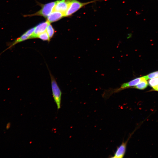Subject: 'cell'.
I'll return each mask as SVG.
<instances>
[{
    "instance_id": "7",
    "label": "cell",
    "mask_w": 158,
    "mask_h": 158,
    "mask_svg": "<svg viewBox=\"0 0 158 158\" xmlns=\"http://www.w3.org/2000/svg\"><path fill=\"white\" fill-rule=\"evenodd\" d=\"M144 78L142 76L136 78L128 82L124 83L121 85L120 87L115 91V92H118L126 88L133 87L139 83Z\"/></svg>"
},
{
    "instance_id": "13",
    "label": "cell",
    "mask_w": 158,
    "mask_h": 158,
    "mask_svg": "<svg viewBox=\"0 0 158 158\" xmlns=\"http://www.w3.org/2000/svg\"><path fill=\"white\" fill-rule=\"evenodd\" d=\"M148 84L153 89L156 87L158 85V77L150 79L148 82Z\"/></svg>"
},
{
    "instance_id": "12",
    "label": "cell",
    "mask_w": 158,
    "mask_h": 158,
    "mask_svg": "<svg viewBox=\"0 0 158 158\" xmlns=\"http://www.w3.org/2000/svg\"><path fill=\"white\" fill-rule=\"evenodd\" d=\"M37 38H39L44 41L49 42L50 40L49 36L46 31L39 34L37 36Z\"/></svg>"
},
{
    "instance_id": "6",
    "label": "cell",
    "mask_w": 158,
    "mask_h": 158,
    "mask_svg": "<svg viewBox=\"0 0 158 158\" xmlns=\"http://www.w3.org/2000/svg\"><path fill=\"white\" fill-rule=\"evenodd\" d=\"M71 0H59L56 1L53 11L65 13L67 11Z\"/></svg>"
},
{
    "instance_id": "8",
    "label": "cell",
    "mask_w": 158,
    "mask_h": 158,
    "mask_svg": "<svg viewBox=\"0 0 158 158\" xmlns=\"http://www.w3.org/2000/svg\"><path fill=\"white\" fill-rule=\"evenodd\" d=\"M64 17V13L60 12L53 11L47 17V20L51 23L56 21Z\"/></svg>"
},
{
    "instance_id": "5",
    "label": "cell",
    "mask_w": 158,
    "mask_h": 158,
    "mask_svg": "<svg viewBox=\"0 0 158 158\" xmlns=\"http://www.w3.org/2000/svg\"><path fill=\"white\" fill-rule=\"evenodd\" d=\"M49 22L47 20L41 23L35 27V29L30 39L37 38V36L41 33L45 31L48 25Z\"/></svg>"
},
{
    "instance_id": "15",
    "label": "cell",
    "mask_w": 158,
    "mask_h": 158,
    "mask_svg": "<svg viewBox=\"0 0 158 158\" xmlns=\"http://www.w3.org/2000/svg\"><path fill=\"white\" fill-rule=\"evenodd\" d=\"M154 90L158 91V85L155 88L153 89Z\"/></svg>"
},
{
    "instance_id": "3",
    "label": "cell",
    "mask_w": 158,
    "mask_h": 158,
    "mask_svg": "<svg viewBox=\"0 0 158 158\" xmlns=\"http://www.w3.org/2000/svg\"><path fill=\"white\" fill-rule=\"evenodd\" d=\"M56 1L43 4H40L41 8L36 13L31 14L25 15L24 16L31 17L34 16H40L46 18L53 11Z\"/></svg>"
},
{
    "instance_id": "14",
    "label": "cell",
    "mask_w": 158,
    "mask_h": 158,
    "mask_svg": "<svg viewBox=\"0 0 158 158\" xmlns=\"http://www.w3.org/2000/svg\"><path fill=\"white\" fill-rule=\"evenodd\" d=\"M158 77V71L153 72L147 75L143 76L144 78L146 80L149 79H150Z\"/></svg>"
},
{
    "instance_id": "11",
    "label": "cell",
    "mask_w": 158,
    "mask_h": 158,
    "mask_svg": "<svg viewBox=\"0 0 158 158\" xmlns=\"http://www.w3.org/2000/svg\"><path fill=\"white\" fill-rule=\"evenodd\" d=\"M46 31L47 33L49 38L51 39L53 37L55 32V30L52 25L49 22L46 29Z\"/></svg>"
},
{
    "instance_id": "9",
    "label": "cell",
    "mask_w": 158,
    "mask_h": 158,
    "mask_svg": "<svg viewBox=\"0 0 158 158\" xmlns=\"http://www.w3.org/2000/svg\"><path fill=\"white\" fill-rule=\"evenodd\" d=\"M128 140L125 142H123L118 147L114 156L111 157L114 158H122L125 155L126 145Z\"/></svg>"
},
{
    "instance_id": "1",
    "label": "cell",
    "mask_w": 158,
    "mask_h": 158,
    "mask_svg": "<svg viewBox=\"0 0 158 158\" xmlns=\"http://www.w3.org/2000/svg\"><path fill=\"white\" fill-rule=\"evenodd\" d=\"M99 0H94L86 2H82L77 0H71L68 9L64 14V17L70 16L83 6Z\"/></svg>"
},
{
    "instance_id": "2",
    "label": "cell",
    "mask_w": 158,
    "mask_h": 158,
    "mask_svg": "<svg viewBox=\"0 0 158 158\" xmlns=\"http://www.w3.org/2000/svg\"><path fill=\"white\" fill-rule=\"evenodd\" d=\"M49 73L53 97L57 105V109H59L61 108L62 92L54 77L50 71Z\"/></svg>"
},
{
    "instance_id": "10",
    "label": "cell",
    "mask_w": 158,
    "mask_h": 158,
    "mask_svg": "<svg viewBox=\"0 0 158 158\" xmlns=\"http://www.w3.org/2000/svg\"><path fill=\"white\" fill-rule=\"evenodd\" d=\"M148 84L147 80L144 78L139 83L133 87L140 90H143L147 87Z\"/></svg>"
},
{
    "instance_id": "4",
    "label": "cell",
    "mask_w": 158,
    "mask_h": 158,
    "mask_svg": "<svg viewBox=\"0 0 158 158\" xmlns=\"http://www.w3.org/2000/svg\"><path fill=\"white\" fill-rule=\"evenodd\" d=\"M34 29L35 27L31 28L27 30L20 37L15 39L13 41L8 42L7 45L8 47L0 54V55L7 50L11 49L17 44L30 39L34 32Z\"/></svg>"
}]
</instances>
